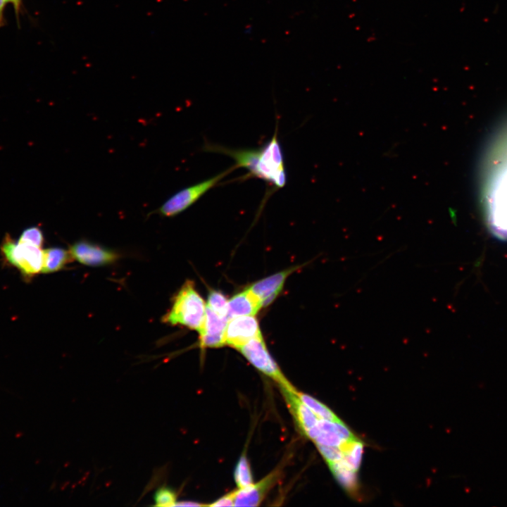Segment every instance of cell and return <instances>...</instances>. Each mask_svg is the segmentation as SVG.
I'll list each match as a JSON object with an SVG mask.
<instances>
[{
	"label": "cell",
	"instance_id": "cell-14",
	"mask_svg": "<svg viewBox=\"0 0 507 507\" xmlns=\"http://www.w3.org/2000/svg\"><path fill=\"white\" fill-rule=\"evenodd\" d=\"M297 394L301 401L313 412L318 418L330 420H337L339 419L327 406L311 396L298 392Z\"/></svg>",
	"mask_w": 507,
	"mask_h": 507
},
{
	"label": "cell",
	"instance_id": "cell-5",
	"mask_svg": "<svg viewBox=\"0 0 507 507\" xmlns=\"http://www.w3.org/2000/svg\"><path fill=\"white\" fill-rule=\"evenodd\" d=\"M239 350L256 368L275 380L281 387L292 386L270 355L263 337L250 340Z\"/></svg>",
	"mask_w": 507,
	"mask_h": 507
},
{
	"label": "cell",
	"instance_id": "cell-8",
	"mask_svg": "<svg viewBox=\"0 0 507 507\" xmlns=\"http://www.w3.org/2000/svg\"><path fill=\"white\" fill-rule=\"evenodd\" d=\"M228 319L215 313L206 306V317L199 331V345L201 348H218L225 344V330Z\"/></svg>",
	"mask_w": 507,
	"mask_h": 507
},
{
	"label": "cell",
	"instance_id": "cell-22",
	"mask_svg": "<svg viewBox=\"0 0 507 507\" xmlns=\"http://www.w3.org/2000/svg\"><path fill=\"white\" fill-rule=\"evenodd\" d=\"M6 0H0V28L4 24V11L6 6Z\"/></svg>",
	"mask_w": 507,
	"mask_h": 507
},
{
	"label": "cell",
	"instance_id": "cell-13",
	"mask_svg": "<svg viewBox=\"0 0 507 507\" xmlns=\"http://www.w3.org/2000/svg\"><path fill=\"white\" fill-rule=\"evenodd\" d=\"M44 251L42 273H50L62 269L73 259L70 251L61 248H49Z\"/></svg>",
	"mask_w": 507,
	"mask_h": 507
},
{
	"label": "cell",
	"instance_id": "cell-19",
	"mask_svg": "<svg viewBox=\"0 0 507 507\" xmlns=\"http://www.w3.org/2000/svg\"><path fill=\"white\" fill-rule=\"evenodd\" d=\"M316 446H317L318 449L320 451V454L324 458L325 461L327 463V465L332 463L338 462L340 461H344L345 462L344 453L342 451V450L340 448L336 447V446H325V445H316Z\"/></svg>",
	"mask_w": 507,
	"mask_h": 507
},
{
	"label": "cell",
	"instance_id": "cell-17",
	"mask_svg": "<svg viewBox=\"0 0 507 507\" xmlns=\"http://www.w3.org/2000/svg\"><path fill=\"white\" fill-rule=\"evenodd\" d=\"M177 494L174 490L168 487L158 488L154 494V500L155 506H174Z\"/></svg>",
	"mask_w": 507,
	"mask_h": 507
},
{
	"label": "cell",
	"instance_id": "cell-6",
	"mask_svg": "<svg viewBox=\"0 0 507 507\" xmlns=\"http://www.w3.org/2000/svg\"><path fill=\"white\" fill-rule=\"evenodd\" d=\"M262 337L258 322L254 315H243L228 320L225 344L239 349L253 339Z\"/></svg>",
	"mask_w": 507,
	"mask_h": 507
},
{
	"label": "cell",
	"instance_id": "cell-11",
	"mask_svg": "<svg viewBox=\"0 0 507 507\" xmlns=\"http://www.w3.org/2000/svg\"><path fill=\"white\" fill-rule=\"evenodd\" d=\"M282 390L299 427L306 434L315 426L318 420V417L301 401L297 391L292 386L282 387Z\"/></svg>",
	"mask_w": 507,
	"mask_h": 507
},
{
	"label": "cell",
	"instance_id": "cell-24",
	"mask_svg": "<svg viewBox=\"0 0 507 507\" xmlns=\"http://www.w3.org/2000/svg\"><path fill=\"white\" fill-rule=\"evenodd\" d=\"M6 3H11L13 2V0H6Z\"/></svg>",
	"mask_w": 507,
	"mask_h": 507
},
{
	"label": "cell",
	"instance_id": "cell-1",
	"mask_svg": "<svg viewBox=\"0 0 507 507\" xmlns=\"http://www.w3.org/2000/svg\"><path fill=\"white\" fill-rule=\"evenodd\" d=\"M205 151L232 157L235 161V168H244L249 171V175L276 188L283 187L287 182L283 153L277 131L268 142L258 149H232L208 144L205 146Z\"/></svg>",
	"mask_w": 507,
	"mask_h": 507
},
{
	"label": "cell",
	"instance_id": "cell-9",
	"mask_svg": "<svg viewBox=\"0 0 507 507\" xmlns=\"http://www.w3.org/2000/svg\"><path fill=\"white\" fill-rule=\"evenodd\" d=\"M298 268L296 266L280 271L255 282L249 288L259 298L262 306H267L280 294L288 276Z\"/></svg>",
	"mask_w": 507,
	"mask_h": 507
},
{
	"label": "cell",
	"instance_id": "cell-2",
	"mask_svg": "<svg viewBox=\"0 0 507 507\" xmlns=\"http://www.w3.org/2000/svg\"><path fill=\"white\" fill-rule=\"evenodd\" d=\"M206 305L191 280H187L173 298L172 306L163 317L170 325H182L199 332L206 317Z\"/></svg>",
	"mask_w": 507,
	"mask_h": 507
},
{
	"label": "cell",
	"instance_id": "cell-16",
	"mask_svg": "<svg viewBox=\"0 0 507 507\" xmlns=\"http://www.w3.org/2000/svg\"><path fill=\"white\" fill-rule=\"evenodd\" d=\"M206 306L218 315L227 318L228 300L222 292L216 290L210 292Z\"/></svg>",
	"mask_w": 507,
	"mask_h": 507
},
{
	"label": "cell",
	"instance_id": "cell-20",
	"mask_svg": "<svg viewBox=\"0 0 507 507\" xmlns=\"http://www.w3.org/2000/svg\"><path fill=\"white\" fill-rule=\"evenodd\" d=\"M234 493L231 492L229 493L223 497L218 499V500L215 501L211 504H208L209 506H234Z\"/></svg>",
	"mask_w": 507,
	"mask_h": 507
},
{
	"label": "cell",
	"instance_id": "cell-12",
	"mask_svg": "<svg viewBox=\"0 0 507 507\" xmlns=\"http://www.w3.org/2000/svg\"><path fill=\"white\" fill-rule=\"evenodd\" d=\"M259 298L249 289L234 294L228 300V320L243 315H255L262 308Z\"/></svg>",
	"mask_w": 507,
	"mask_h": 507
},
{
	"label": "cell",
	"instance_id": "cell-7",
	"mask_svg": "<svg viewBox=\"0 0 507 507\" xmlns=\"http://www.w3.org/2000/svg\"><path fill=\"white\" fill-rule=\"evenodd\" d=\"M69 251L73 259L89 266L111 264L118 258L117 253L86 241L75 243Z\"/></svg>",
	"mask_w": 507,
	"mask_h": 507
},
{
	"label": "cell",
	"instance_id": "cell-15",
	"mask_svg": "<svg viewBox=\"0 0 507 507\" xmlns=\"http://www.w3.org/2000/svg\"><path fill=\"white\" fill-rule=\"evenodd\" d=\"M234 480L239 489L253 484V477L249 461L244 454L239 458L234 472Z\"/></svg>",
	"mask_w": 507,
	"mask_h": 507
},
{
	"label": "cell",
	"instance_id": "cell-21",
	"mask_svg": "<svg viewBox=\"0 0 507 507\" xmlns=\"http://www.w3.org/2000/svg\"><path fill=\"white\" fill-rule=\"evenodd\" d=\"M204 506L201 503H199L196 501H177L174 506Z\"/></svg>",
	"mask_w": 507,
	"mask_h": 507
},
{
	"label": "cell",
	"instance_id": "cell-4",
	"mask_svg": "<svg viewBox=\"0 0 507 507\" xmlns=\"http://www.w3.org/2000/svg\"><path fill=\"white\" fill-rule=\"evenodd\" d=\"M234 168L235 166H232L211 178L177 191L154 212L163 217H173L180 214L196 203Z\"/></svg>",
	"mask_w": 507,
	"mask_h": 507
},
{
	"label": "cell",
	"instance_id": "cell-23",
	"mask_svg": "<svg viewBox=\"0 0 507 507\" xmlns=\"http://www.w3.org/2000/svg\"><path fill=\"white\" fill-rule=\"evenodd\" d=\"M12 4L14 8V11L16 15V18H19V13L21 9L22 0H13Z\"/></svg>",
	"mask_w": 507,
	"mask_h": 507
},
{
	"label": "cell",
	"instance_id": "cell-10",
	"mask_svg": "<svg viewBox=\"0 0 507 507\" xmlns=\"http://www.w3.org/2000/svg\"><path fill=\"white\" fill-rule=\"evenodd\" d=\"M277 471L269 474L256 484L234 491V506H258L278 478Z\"/></svg>",
	"mask_w": 507,
	"mask_h": 507
},
{
	"label": "cell",
	"instance_id": "cell-3",
	"mask_svg": "<svg viewBox=\"0 0 507 507\" xmlns=\"http://www.w3.org/2000/svg\"><path fill=\"white\" fill-rule=\"evenodd\" d=\"M6 260L20 271L25 277H31L42 270L44 251L40 247L15 242L7 234L1 246Z\"/></svg>",
	"mask_w": 507,
	"mask_h": 507
},
{
	"label": "cell",
	"instance_id": "cell-18",
	"mask_svg": "<svg viewBox=\"0 0 507 507\" xmlns=\"http://www.w3.org/2000/svg\"><path fill=\"white\" fill-rule=\"evenodd\" d=\"M18 242L40 247L44 242V235L38 227H30L23 231Z\"/></svg>",
	"mask_w": 507,
	"mask_h": 507
}]
</instances>
